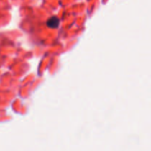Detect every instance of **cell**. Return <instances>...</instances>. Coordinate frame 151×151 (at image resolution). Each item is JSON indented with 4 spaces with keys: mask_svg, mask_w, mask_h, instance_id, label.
<instances>
[{
    "mask_svg": "<svg viewBox=\"0 0 151 151\" xmlns=\"http://www.w3.org/2000/svg\"><path fill=\"white\" fill-rule=\"evenodd\" d=\"M59 23H60V21H59L58 18H57L56 16H53V17H51L48 19L47 24L49 27L54 29V28H57L58 27Z\"/></svg>",
    "mask_w": 151,
    "mask_h": 151,
    "instance_id": "cell-1",
    "label": "cell"
}]
</instances>
